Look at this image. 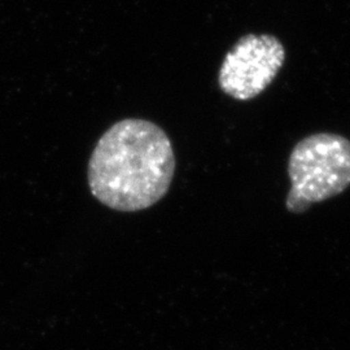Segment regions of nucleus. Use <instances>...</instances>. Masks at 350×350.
Listing matches in <instances>:
<instances>
[{
	"mask_svg": "<svg viewBox=\"0 0 350 350\" xmlns=\"http://www.w3.org/2000/svg\"><path fill=\"white\" fill-rule=\"evenodd\" d=\"M175 165L172 142L160 126L127 118L111 126L96 143L88 161V186L113 211L139 212L166 195Z\"/></svg>",
	"mask_w": 350,
	"mask_h": 350,
	"instance_id": "1",
	"label": "nucleus"
},
{
	"mask_svg": "<svg viewBox=\"0 0 350 350\" xmlns=\"http://www.w3.org/2000/svg\"><path fill=\"white\" fill-rule=\"evenodd\" d=\"M286 60L282 42L269 34H248L226 53L219 69L221 91L232 99L247 101L269 88Z\"/></svg>",
	"mask_w": 350,
	"mask_h": 350,
	"instance_id": "3",
	"label": "nucleus"
},
{
	"mask_svg": "<svg viewBox=\"0 0 350 350\" xmlns=\"http://www.w3.org/2000/svg\"><path fill=\"white\" fill-rule=\"evenodd\" d=\"M291 189L287 209L300 214L315 202L328 200L350 186V140L319 133L300 140L288 160Z\"/></svg>",
	"mask_w": 350,
	"mask_h": 350,
	"instance_id": "2",
	"label": "nucleus"
}]
</instances>
